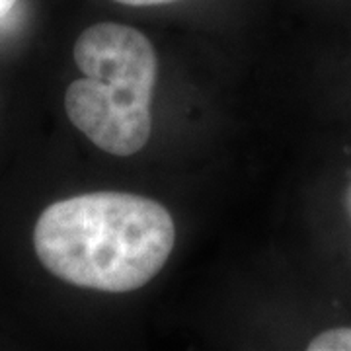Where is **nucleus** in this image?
Segmentation results:
<instances>
[{
	"instance_id": "obj_1",
	"label": "nucleus",
	"mask_w": 351,
	"mask_h": 351,
	"mask_svg": "<svg viewBox=\"0 0 351 351\" xmlns=\"http://www.w3.org/2000/svg\"><path fill=\"white\" fill-rule=\"evenodd\" d=\"M174 240V221L158 201L121 191L55 201L34 228V248L45 269L104 293L147 285L170 258Z\"/></svg>"
},
{
	"instance_id": "obj_6",
	"label": "nucleus",
	"mask_w": 351,
	"mask_h": 351,
	"mask_svg": "<svg viewBox=\"0 0 351 351\" xmlns=\"http://www.w3.org/2000/svg\"><path fill=\"white\" fill-rule=\"evenodd\" d=\"M346 209H348V213H350L351 217V184L350 188H348V191H346Z\"/></svg>"
},
{
	"instance_id": "obj_5",
	"label": "nucleus",
	"mask_w": 351,
	"mask_h": 351,
	"mask_svg": "<svg viewBox=\"0 0 351 351\" xmlns=\"http://www.w3.org/2000/svg\"><path fill=\"white\" fill-rule=\"evenodd\" d=\"M16 2L18 0H0V22L6 20L12 14V10L16 8Z\"/></svg>"
},
{
	"instance_id": "obj_2",
	"label": "nucleus",
	"mask_w": 351,
	"mask_h": 351,
	"mask_svg": "<svg viewBox=\"0 0 351 351\" xmlns=\"http://www.w3.org/2000/svg\"><path fill=\"white\" fill-rule=\"evenodd\" d=\"M75 63L84 78L66 88L71 123L98 149L131 156L151 138L156 53L145 34L112 22L92 25L75 43Z\"/></svg>"
},
{
	"instance_id": "obj_3",
	"label": "nucleus",
	"mask_w": 351,
	"mask_h": 351,
	"mask_svg": "<svg viewBox=\"0 0 351 351\" xmlns=\"http://www.w3.org/2000/svg\"><path fill=\"white\" fill-rule=\"evenodd\" d=\"M311 351H351V328H332L308 343Z\"/></svg>"
},
{
	"instance_id": "obj_4",
	"label": "nucleus",
	"mask_w": 351,
	"mask_h": 351,
	"mask_svg": "<svg viewBox=\"0 0 351 351\" xmlns=\"http://www.w3.org/2000/svg\"><path fill=\"white\" fill-rule=\"evenodd\" d=\"M121 4H129V6H158V4H168V2H176V0H115Z\"/></svg>"
}]
</instances>
